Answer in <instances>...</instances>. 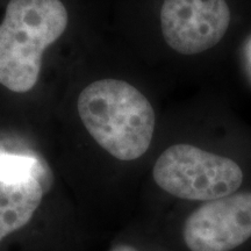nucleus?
<instances>
[{
    "mask_svg": "<svg viewBox=\"0 0 251 251\" xmlns=\"http://www.w3.org/2000/svg\"><path fill=\"white\" fill-rule=\"evenodd\" d=\"M152 176L165 192L197 201L230 196L243 181L236 162L191 144H175L166 149L156 161Z\"/></svg>",
    "mask_w": 251,
    "mask_h": 251,
    "instance_id": "nucleus-3",
    "label": "nucleus"
},
{
    "mask_svg": "<svg viewBox=\"0 0 251 251\" xmlns=\"http://www.w3.org/2000/svg\"><path fill=\"white\" fill-rule=\"evenodd\" d=\"M77 108L93 140L115 158L134 161L149 149L155 112L147 97L127 81H93L80 92Z\"/></svg>",
    "mask_w": 251,
    "mask_h": 251,
    "instance_id": "nucleus-1",
    "label": "nucleus"
},
{
    "mask_svg": "<svg viewBox=\"0 0 251 251\" xmlns=\"http://www.w3.org/2000/svg\"><path fill=\"white\" fill-rule=\"evenodd\" d=\"M184 241L191 251H230L251 237V192L207 201L186 219Z\"/></svg>",
    "mask_w": 251,
    "mask_h": 251,
    "instance_id": "nucleus-5",
    "label": "nucleus"
},
{
    "mask_svg": "<svg viewBox=\"0 0 251 251\" xmlns=\"http://www.w3.org/2000/svg\"><path fill=\"white\" fill-rule=\"evenodd\" d=\"M46 184L39 176L0 181V242L28 225L42 202Z\"/></svg>",
    "mask_w": 251,
    "mask_h": 251,
    "instance_id": "nucleus-6",
    "label": "nucleus"
},
{
    "mask_svg": "<svg viewBox=\"0 0 251 251\" xmlns=\"http://www.w3.org/2000/svg\"><path fill=\"white\" fill-rule=\"evenodd\" d=\"M28 176H39L46 185L51 178L47 165L35 156L0 151V181L21 179Z\"/></svg>",
    "mask_w": 251,
    "mask_h": 251,
    "instance_id": "nucleus-7",
    "label": "nucleus"
},
{
    "mask_svg": "<svg viewBox=\"0 0 251 251\" xmlns=\"http://www.w3.org/2000/svg\"><path fill=\"white\" fill-rule=\"evenodd\" d=\"M63 0H8L0 23V84L25 93L36 85L45 50L67 29Z\"/></svg>",
    "mask_w": 251,
    "mask_h": 251,
    "instance_id": "nucleus-2",
    "label": "nucleus"
},
{
    "mask_svg": "<svg viewBox=\"0 0 251 251\" xmlns=\"http://www.w3.org/2000/svg\"><path fill=\"white\" fill-rule=\"evenodd\" d=\"M109 251H137L134 247L128 246V244H119V246L114 247Z\"/></svg>",
    "mask_w": 251,
    "mask_h": 251,
    "instance_id": "nucleus-8",
    "label": "nucleus"
},
{
    "mask_svg": "<svg viewBox=\"0 0 251 251\" xmlns=\"http://www.w3.org/2000/svg\"><path fill=\"white\" fill-rule=\"evenodd\" d=\"M159 18L168 46L179 54L194 55L224 39L231 15L226 0H164Z\"/></svg>",
    "mask_w": 251,
    "mask_h": 251,
    "instance_id": "nucleus-4",
    "label": "nucleus"
}]
</instances>
